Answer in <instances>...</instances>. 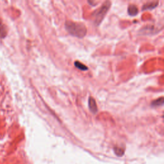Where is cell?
<instances>
[{"label":"cell","mask_w":164,"mask_h":164,"mask_svg":"<svg viewBox=\"0 0 164 164\" xmlns=\"http://www.w3.org/2000/svg\"><path fill=\"white\" fill-rule=\"evenodd\" d=\"M65 28L70 35L72 36L83 38L87 34V28L84 24L76 22L66 21L65 23Z\"/></svg>","instance_id":"1"},{"label":"cell","mask_w":164,"mask_h":164,"mask_svg":"<svg viewBox=\"0 0 164 164\" xmlns=\"http://www.w3.org/2000/svg\"><path fill=\"white\" fill-rule=\"evenodd\" d=\"M110 6H111L110 2L106 1L102 5V6L99 9L96 11L94 14L95 24L96 26H99L101 24L102 21L105 18L106 14H107L108 10L110 9Z\"/></svg>","instance_id":"2"},{"label":"cell","mask_w":164,"mask_h":164,"mask_svg":"<svg viewBox=\"0 0 164 164\" xmlns=\"http://www.w3.org/2000/svg\"><path fill=\"white\" fill-rule=\"evenodd\" d=\"M88 104H89V108L90 111L93 114H96L98 112V109L95 100L93 97H90L89 98V101H88Z\"/></svg>","instance_id":"3"},{"label":"cell","mask_w":164,"mask_h":164,"mask_svg":"<svg viewBox=\"0 0 164 164\" xmlns=\"http://www.w3.org/2000/svg\"><path fill=\"white\" fill-rule=\"evenodd\" d=\"M158 2H148L147 3L144 4L142 8L143 10H152L155 8L158 4Z\"/></svg>","instance_id":"4"},{"label":"cell","mask_w":164,"mask_h":164,"mask_svg":"<svg viewBox=\"0 0 164 164\" xmlns=\"http://www.w3.org/2000/svg\"><path fill=\"white\" fill-rule=\"evenodd\" d=\"M128 13L130 16H135L138 13V8L135 5H129L128 8Z\"/></svg>","instance_id":"5"},{"label":"cell","mask_w":164,"mask_h":164,"mask_svg":"<svg viewBox=\"0 0 164 164\" xmlns=\"http://www.w3.org/2000/svg\"><path fill=\"white\" fill-rule=\"evenodd\" d=\"M163 105V97H161L160 98H158L157 100L152 101L151 105L152 107H158L160 106H162Z\"/></svg>","instance_id":"6"},{"label":"cell","mask_w":164,"mask_h":164,"mask_svg":"<svg viewBox=\"0 0 164 164\" xmlns=\"http://www.w3.org/2000/svg\"><path fill=\"white\" fill-rule=\"evenodd\" d=\"M74 64V66H75L76 68L78 69H80V70H81V71H87V70H88V68H87V67L86 66V65H85L84 64H83L82 63L80 62L79 61H75Z\"/></svg>","instance_id":"7"},{"label":"cell","mask_w":164,"mask_h":164,"mask_svg":"<svg viewBox=\"0 0 164 164\" xmlns=\"http://www.w3.org/2000/svg\"><path fill=\"white\" fill-rule=\"evenodd\" d=\"M115 153L116 155H119V152H121V154H123V149H119V148H115Z\"/></svg>","instance_id":"8"}]
</instances>
